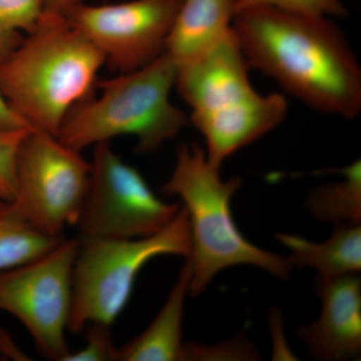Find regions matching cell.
I'll return each instance as SVG.
<instances>
[{
  "label": "cell",
  "instance_id": "obj_1",
  "mask_svg": "<svg viewBox=\"0 0 361 361\" xmlns=\"http://www.w3.org/2000/svg\"><path fill=\"white\" fill-rule=\"evenodd\" d=\"M232 28L249 68L292 97L329 115L353 118L360 113V66L329 18L250 7L235 13Z\"/></svg>",
  "mask_w": 361,
  "mask_h": 361
},
{
  "label": "cell",
  "instance_id": "obj_2",
  "mask_svg": "<svg viewBox=\"0 0 361 361\" xmlns=\"http://www.w3.org/2000/svg\"><path fill=\"white\" fill-rule=\"evenodd\" d=\"M104 63L103 52L66 16L44 11L0 65V92L30 127L58 135L68 113L90 97Z\"/></svg>",
  "mask_w": 361,
  "mask_h": 361
},
{
  "label": "cell",
  "instance_id": "obj_3",
  "mask_svg": "<svg viewBox=\"0 0 361 361\" xmlns=\"http://www.w3.org/2000/svg\"><path fill=\"white\" fill-rule=\"evenodd\" d=\"M241 185L239 177L223 180L198 144L178 148L174 170L161 192L179 197L189 220L190 295H200L220 271L233 266H255L283 280L290 275L293 267L287 258L250 243L235 224L231 200Z\"/></svg>",
  "mask_w": 361,
  "mask_h": 361
},
{
  "label": "cell",
  "instance_id": "obj_4",
  "mask_svg": "<svg viewBox=\"0 0 361 361\" xmlns=\"http://www.w3.org/2000/svg\"><path fill=\"white\" fill-rule=\"evenodd\" d=\"M176 77L177 66L164 51L139 70L102 80L99 97L78 103L66 116L56 137L82 152L120 135H133L139 153L157 151L189 123L171 102Z\"/></svg>",
  "mask_w": 361,
  "mask_h": 361
},
{
  "label": "cell",
  "instance_id": "obj_5",
  "mask_svg": "<svg viewBox=\"0 0 361 361\" xmlns=\"http://www.w3.org/2000/svg\"><path fill=\"white\" fill-rule=\"evenodd\" d=\"M191 253L189 220L183 207L170 224L152 236L80 240L68 331L80 334L92 323L111 326L129 302L135 278L149 261L161 255L188 259Z\"/></svg>",
  "mask_w": 361,
  "mask_h": 361
},
{
  "label": "cell",
  "instance_id": "obj_6",
  "mask_svg": "<svg viewBox=\"0 0 361 361\" xmlns=\"http://www.w3.org/2000/svg\"><path fill=\"white\" fill-rule=\"evenodd\" d=\"M90 180V163L56 135L30 130L21 144L16 165L14 209L33 227L61 237L77 225Z\"/></svg>",
  "mask_w": 361,
  "mask_h": 361
},
{
  "label": "cell",
  "instance_id": "obj_7",
  "mask_svg": "<svg viewBox=\"0 0 361 361\" xmlns=\"http://www.w3.org/2000/svg\"><path fill=\"white\" fill-rule=\"evenodd\" d=\"M78 249V238H63L44 255L0 272V311L20 320L49 360L63 361L71 353L66 334Z\"/></svg>",
  "mask_w": 361,
  "mask_h": 361
},
{
  "label": "cell",
  "instance_id": "obj_8",
  "mask_svg": "<svg viewBox=\"0 0 361 361\" xmlns=\"http://www.w3.org/2000/svg\"><path fill=\"white\" fill-rule=\"evenodd\" d=\"M180 209L178 203L161 200L110 142L94 145L89 191L77 223L78 239L145 238L170 224Z\"/></svg>",
  "mask_w": 361,
  "mask_h": 361
},
{
  "label": "cell",
  "instance_id": "obj_9",
  "mask_svg": "<svg viewBox=\"0 0 361 361\" xmlns=\"http://www.w3.org/2000/svg\"><path fill=\"white\" fill-rule=\"evenodd\" d=\"M180 0H130L102 6L82 4L66 14L96 45L113 70L130 73L165 51Z\"/></svg>",
  "mask_w": 361,
  "mask_h": 361
},
{
  "label": "cell",
  "instance_id": "obj_10",
  "mask_svg": "<svg viewBox=\"0 0 361 361\" xmlns=\"http://www.w3.org/2000/svg\"><path fill=\"white\" fill-rule=\"evenodd\" d=\"M249 68L232 28L200 56L177 66L175 87L191 116L205 115L255 94Z\"/></svg>",
  "mask_w": 361,
  "mask_h": 361
},
{
  "label": "cell",
  "instance_id": "obj_11",
  "mask_svg": "<svg viewBox=\"0 0 361 361\" xmlns=\"http://www.w3.org/2000/svg\"><path fill=\"white\" fill-rule=\"evenodd\" d=\"M322 314L315 322L300 325L297 336L311 357L341 361L361 353V279L356 274L317 279Z\"/></svg>",
  "mask_w": 361,
  "mask_h": 361
},
{
  "label": "cell",
  "instance_id": "obj_12",
  "mask_svg": "<svg viewBox=\"0 0 361 361\" xmlns=\"http://www.w3.org/2000/svg\"><path fill=\"white\" fill-rule=\"evenodd\" d=\"M288 110L281 94L262 96L257 92L238 103L205 115L192 116L189 122L203 135L206 156L221 169L226 159L248 146L283 122Z\"/></svg>",
  "mask_w": 361,
  "mask_h": 361
},
{
  "label": "cell",
  "instance_id": "obj_13",
  "mask_svg": "<svg viewBox=\"0 0 361 361\" xmlns=\"http://www.w3.org/2000/svg\"><path fill=\"white\" fill-rule=\"evenodd\" d=\"M236 0H180L165 52L179 66L198 58L232 30Z\"/></svg>",
  "mask_w": 361,
  "mask_h": 361
},
{
  "label": "cell",
  "instance_id": "obj_14",
  "mask_svg": "<svg viewBox=\"0 0 361 361\" xmlns=\"http://www.w3.org/2000/svg\"><path fill=\"white\" fill-rule=\"evenodd\" d=\"M192 276L193 266L188 258L159 314L142 334L116 348V361L183 360V315Z\"/></svg>",
  "mask_w": 361,
  "mask_h": 361
},
{
  "label": "cell",
  "instance_id": "obj_15",
  "mask_svg": "<svg viewBox=\"0 0 361 361\" xmlns=\"http://www.w3.org/2000/svg\"><path fill=\"white\" fill-rule=\"evenodd\" d=\"M276 239L288 249L287 260L295 267L317 270L322 278L357 274L361 269L360 224H339L323 243L277 233Z\"/></svg>",
  "mask_w": 361,
  "mask_h": 361
},
{
  "label": "cell",
  "instance_id": "obj_16",
  "mask_svg": "<svg viewBox=\"0 0 361 361\" xmlns=\"http://www.w3.org/2000/svg\"><path fill=\"white\" fill-rule=\"evenodd\" d=\"M339 173L343 180L323 185L311 192L307 198L308 210L320 222L360 224V160L341 169Z\"/></svg>",
  "mask_w": 361,
  "mask_h": 361
},
{
  "label": "cell",
  "instance_id": "obj_17",
  "mask_svg": "<svg viewBox=\"0 0 361 361\" xmlns=\"http://www.w3.org/2000/svg\"><path fill=\"white\" fill-rule=\"evenodd\" d=\"M61 239L40 232L11 202L0 201V272L44 255Z\"/></svg>",
  "mask_w": 361,
  "mask_h": 361
},
{
  "label": "cell",
  "instance_id": "obj_18",
  "mask_svg": "<svg viewBox=\"0 0 361 361\" xmlns=\"http://www.w3.org/2000/svg\"><path fill=\"white\" fill-rule=\"evenodd\" d=\"M44 13V0H0V65L35 30Z\"/></svg>",
  "mask_w": 361,
  "mask_h": 361
},
{
  "label": "cell",
  "instance_id": "obj_19",
  "mask_svg": "<svg viewBox=\"0 0 361 361\" xmlns=\"http://www.w3.org/2000/svg\"><path fill=\"white\" fill-rule=\"evenodd\" d=\"M265 6L286 13L314 18H330V16H345L348 8L342 0H236L235 11L250 7Z\"/></svg>",
  "mask_w": 361,
  "mask_h": 361
},
{
  "label": "cell",
  "instance_id": "obj_20",
  "mask_svg": "<svg viewBox=\"0 0 361 361\" xmlns=\"http://www.w3.org/2000/svg\"><path fill=\"white\" fill-rule=\"evenodd\" d=\"M30 130L0 129V197L4 201H13L16 197L18 153Z\"/></svg>",
  "mask_w": 361,
  "mask_h": 361
},
{
  "label": "cell",
  "instance_id": "obj_21",
  "mask_svg": "<svg viewBox=\"0 0 361 361\" xmlns=\"http://www.w3.org/2000/svg\"><path fill=\"white\" fill-rule=\"evenodd\" d=\"M258 357L253 346L244 341H231L216 346L185 343L183 360H253Z\"/></svg>",
  "mask_w": 361,
  "mask_h": 361
},
{
  "label": "cell",
  "instance_id": "obj_22",
  "mask_svg": "<svg viewBox=\"0 0 361 361\" xmlns=\"http://www.w3.org/2000/svg\"><path fill=\"white\" fill-rule=\"evenodd\" d=\"M85 348L71 353L63 361H116V348L111 341L110 326L92 323L87 327Z\"/></svg>",
  "mask_w": 361,
  "mask_h": 361
},
{
  "label": "cell",
  "instance_id": "obj_23",
  "mask_svg": "<svg viewBox=\"0 0 361 361\" xmlns=\"http://www.w3.org/2000/svg\"><path fill=\"white\" fill-rule=\"evenodd\" d=\"M25 128L32 129L25 120L11 110L0 92V129L16 130Z\"/></svg>",
  "mask_w": 361,
  "mask_h": 361
},
{
  "label": "cell",
  "instance_id": "obj_24",
  "mask_svg": "<svg viewBox=\"0 0 361 361\" xmlns=\"http://www.w3.org/2000/svg\"><path fill=\"white\" fill-rule=\"evenodd\" d=\"M85 0H44V11L66 16L75 6L84 4Z\"/></svg>",
  "mask_w": 361,
  "mask_h": 361
},
{
  "label": "cell",
  "instance_id": "obj_25",
  "mask_svg": "<svg viewBox=\"0 0 361 361\" xmlns=\"http://www.w3.org/2000/svg\"><path fill=\"white\" fill-rule=\"evenodd\" d=\"M0 201H4V200H2L1 197H0Z\"/></svg>",
  "mask_w": 361,
  "mask_h": 361
}]
</instances>
